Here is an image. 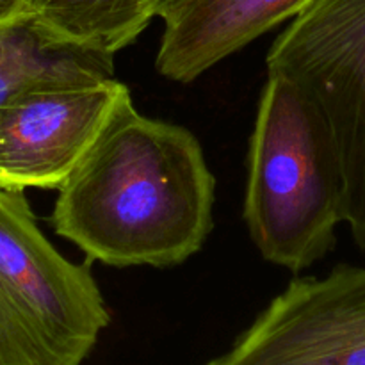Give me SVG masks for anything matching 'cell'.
Segmentation results:
<instances>
[{
	"label": "cell",
	"mask_w": 365,
	"mask_h": 365,
	"mask_svg": "<svg viewBox=\"0 0 365 365\" xmlns=\"http://www.w3.org/2000/svg\"><path fill=\"white\" fill-rule=\"evenodd\" d=\"M39 228L24 191L0 185V365H82L110 324L89 269Z\"/></svg>",
	"instance_id": "obj_3"
},
{
	"label": "cell",
	"mask_w": 365,
	"mask_h": 365,
	"mask_svg": "<svg viewBox=\"0 0 365 365\" xmlns=\"http://www.w3.org/2000/svg\"><path fill=\"white\" fill-rule=\"evenodd\" d=\"M114 56L53 34L32 14L0 25V107L45 81L114 78Z\"/></svg>",
	"instance_id": "obj_8"
},
{
	"label": "cell",
	"mask_w": 365,
	"mask_h": 365,
	"mask_svg": "<svg viewBox=\"0 0 365 365\" xmlns=\"http://www.w3.org/2000/svg\"><path fill=\"white\" fill-rule=\"evenodd\" d=\"M27 0H0V25L25 13Z\"/></svg>",
	"instance_id": "obj_10"
},
{
	"label": "cell",
	"mask_w": 365,
	"mask_h": 365,
	"mask_svg": "<svg viewBox=\"0 0 365 365\" xmlns=\"http://www.w3.org/2000/svg\"><path fill=\"white\" fill-rule=\"evenodd\" d=\"M127 93L103 81H45L0 107V185L59 189L96 141Z\"/></svg>",
	"instance_id": "obj_6"
},
{
	"label": "cell",
	"mask_w": 365,
	"mask_h": 365,
	"mask_svg": "<svg viewBox=\"0 0 365 365\" xmlns=\"http://www.w3.org/2000/svg\"><path fill=\"white\" fill-rule=\"evenodd\" d=\"M160 0H27L25 13L68 41L116 56L159 14Z\"/></svg>",
	"instance_id": "obj_9"
},
{
	"label": "cell",
	"mask_w": 365,
	"mask_h": 365,
	"mask_svg": "<svg viewBox=\"0 0 365 365\" xmlns=\"http://www.w3.org/2000/svg\"><path fill=\"white\" fill-rule=\"evenodd\" d=\"M266 66L323 116L344 177V223L365 253V0H314L277 36Z\"/></svg>",
	"instance_id": "obj_4"
},
{
	"label": "cell",
	"mask_w": 365,
	"mask_h": 365,
	"mask_svg": "<svg viewBox=\"0 0 365 365\" xmlns=\"http://www.w3.org/2000/svg\"><path fill=\"white\" fill-rule=\"evenodd\" d=\"M57 192L56 234L120 269L180 266L214 228L216 178L198 138L141 114L130 93Z\"/></svg>",
	"instance_id": "obj_1"
},
{
	"label": "cell",
	"mask_w": 365,
	"mask_h": 365,
	"mask_svg": "<svg viewBox=\"0 0 365 365\" xmlns=\"http://www.w3.org/2000/svg\"><path fill=\"white\" fill-rule=\"evenodd\" d=\"M163 4H164V0H160V6H163ZM159 9H160V7H159ZM157 16H159V14H157Z\"/></svg>",
	"instance_id": "obj_11"
},
{
	"label": "cell",
	"mask_w": 365,
	"mask_h": 365,
	"mask_svg": "<svg viewBox=\"0 0 365 365\" xmlns=\"http://www.w3.org/2000/svg\"><path fill=\"white\" fill-rule=\"evenodd\" d=\"M314 0H164L155 70L189 84L271 29L298 16Z\"/></svg>",
	"instance_id": "obj_7"
},
{
	"label": "cell",
	"mask_w": 365,
	"mask_h": 365,
	"mask_svg": "<svg viewBox=\"0 0 365 365\" xmlns=\"http://www.w3.org/2000/svg\"><path fill=\"white\" fill-rule=\"evenodd\" d=\"M242 220L262 259L291 273L323 260L344 223V177L330 130L305 91L274 71L250 138Z\"/></svg>",
	"instance_id": "obj_2"
},
{
	"label": "cell",
	"mask_w": 365,
	"mask_h": 365,
	"mask_svg": "<svg viewBox=\"0 0 365 365\" xmlns=\"http://www.w3.org/2000/svg\"><path fill=\"white\" fill-rule=\"evenodd\" d=\"M205 365H365V267L294 278Z\"/></svg>",
	"instance_id": "obj_5"
}]
</instances>
